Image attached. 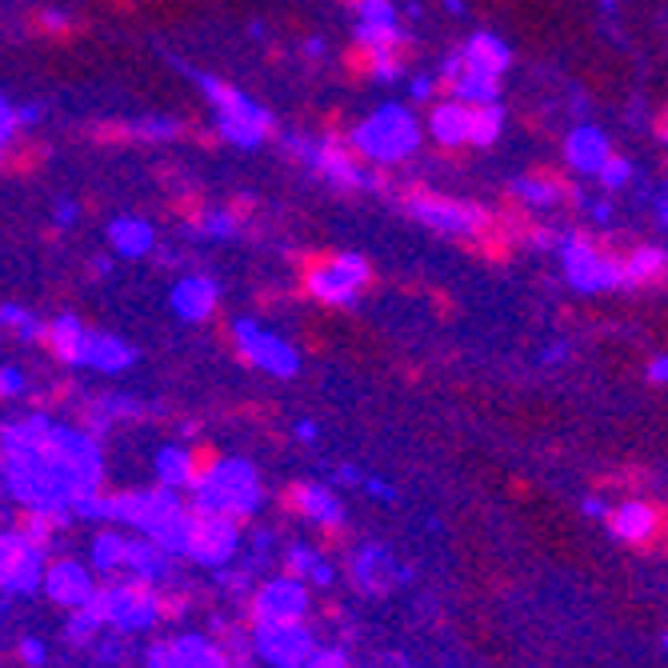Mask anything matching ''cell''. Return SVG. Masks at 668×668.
<instances>
[{
	"instance_id": "obj_46",
	"label": "cell",
	"mask_w": 668,
	"mask_h": 668,
	"mask_svg": "<svg viewBox=\"0 0 668 668\" xmlns=\"http://www.w3.org/2000/svg\"><path fill=\"white\" fill-rule=\"evenodd\" d=\"M336 480H340V484H364V480H360V472H356V468H348V464H340V468H336Z\"/></svg>"
},
{
	"instance_id": "obj_35",
	"label": "cell",
	"mask_w": 668,
	"mask_h": 668,
	"mask_svg": "<svg viewBox=\"0 0 668 668\" xmlns=\"http://www.w3.org/2000/svg\"><path fill=\"white\" fill-rule=\"evenodd\" d=\"M256 212V204H252V196H244V192H232L228 200H224V216H220V228H236V224H248V216Z\"/></svg>"
},
{
	"instance_id": "obj_47",
	"label": "cell",
	"mask_w": 668,
	"mask_h": 668,
	"mask_svg": "<svg viewBox=\"0 0 668 668\" xmlns=\"http://www.w3.org/2000/svg\"><path fill=\"white\" fill-rule=\"evenodd\" d=\"M656 136H660V140H668V100H664V108L656 112Z\"/></svg>"
},
{
	"instance_id": "obj_6",
	"label": "cell",
	"mask_w": 668,
	"mask_h": 668,
	"mask_svg": "<svg viewBox=\"0 0 668 668\" xmlns=\"http://www.w3.org/2000/svg\"><path fill=\"white\" fill-rule=\"evenodd\" d=\"M316 636L304 620L284 624H252V652L268 668H304L316 656Z\"/></svg>"
},
{
	"instance_id": "obj_40",
	"label": "cell",
	"mask_w": 668,
	"mask_h": 668,
	"mask_svg": "<svg viewBox=\"0 0 668 668\" xmlns=\"http://www.w3.org/2000/svg\"><path fill=\"white\" fill-rule=\"evenodd\" d=\"M600 180H604V184H620V180H628V164H624V156L612 152V156L604 160V168H600Z\"/></svg>"
},
{
	"instance_id": "obj_17",
	"label": "cell",
	"mask_w": 668,
	"mask_h": 668,
	"mask_svg": "<svg viewBox=\"0 0 668 668\" xmlns=\"http://www.w3.org/2000/svg\"><path fill=\"white\" fill-rule=\"evenodd\" d=\"M520 192L532 204H576V184L564 164H532L520 176Z\"/></svg>"
},
{
	"instance_id": "obj_50",
	"label": "cell",
	"mask_w": 668,
	"mask_h": 668,
	"mask_svg": "<svg viewBox=\"0 0 668 668\" xmlns=\"http://www.w3.org/2000/svg\"><path fill=\"white\" fill-rule=\"evenodd\" d=\"M340 4H348V8H364V0H340Z\"/></svg>"
},
{
	"instance_id": "obj_27",
	"label": "cell",
	"mask_w": 668,
	"mask_h": 668,
	"mask_svg": "<svg viewBox=\"0 0 668 668\" xmlns=\"http://www.w3.org/2000/svg\"><path fill=\"white\" fill-rule=\"evenodd\" d=\"M500 124H504V116H500V108L492 100H468V144L472 148L496 144Z\"/></svg>"
},
{
	"instance_id": "obj_26",
	"label": "cell",
	"mask_w": 668,
	"mask_h": 668,
	"mask_svg": "<svg viewBox=\"0 0 668 668\" xmlns=\"http://www.w3.org/2000/svg\"><path fill=\"white\" fill-rule=\"evenodd\" d=\"M20 24H24L28 36H44V40H72L80 32V24L68 20L64 12H56V8H24Z\"/></svg>"
},
{
	"instance_id": "obj_51",
	"label": "cell",
	"mask_w": 668,
	"mask_h": 668,
	"mask_svg": "<svg viewBox=\"0 0 668 668\" xmlns=\"http://www.w3.org/2000/svg\"><path fill=\"white\" fill-rule=\"evenodd\" d=\"M660 644H664V652H668V632H664V640H660Z\"/></svg>"
},
{
	"instance_id": "obj_7",
	"label": "cell",
	"mask_w": 668,
	"mask_h": 668,
	"mask_svg": "<svg viewBox=\"0 0 668 668\" xmlns=\"http://www.w3.org/2000/svg\"><path fill=\"white\" fill-rule=\"evenodd\" d=\"M228 344H232V352H236L248 368H260V372H268V376H296V368H300L296 348H292L288 340H280V336L256 328L252 320H236V324L228 328Z\"/></svg>"
},
{
	"instance_id": "obj_41",
	"label": "cell",
	"mask_w": 668,
	"mask_h": 668,
	"mask_svg": "<svg viewBox=\"0 0 668 668\" xmlns=\"http://www.w3.org/2000/svg\"><path fill=\"white\" fill-rule=\"evenodd\" d=\"M364 488H368L376 500H384V504H392V500H396V488H392L388 480H380V476H368V480H364Z\"/></svg>"
},
{
	"instance_id": "obj_45",
	"label": "cell",
	"mask_w": 668,
	"mask_h": 668,
	"mask_svg": "<svg viewBox=\"0 0 668 668\" xmlns=\"http://www.w3.org/2000/svg\"><path fill=\"white\" fill-rule=\"evenodd\" d=\"M0 380H4V384H0V392H4V396H16V392H20V372H16V368H4V376H0Z\"/></svg>"
},
{
	"instance_id": "obj_9",
	"label": "cell",
	"mask_w": 668,
	"mask_h": 668,
	"mask_svg": "<svg viewBox=\"0 0 668 668\" xmlns=\"http://www.w3.org/2000/svg\"><path fill=\"white\" fill-rule=\"evenodd\" d=\"M308 580L300 576H272L264 584L252 588L248 596V612H252V624H284V620H304L308 616Z\"/></svg>"
},
{
	"instance_id": "obj_28",
	"label": "cell",
	"mask_w": 668,
	"mask_h": 668,
	"mask_svg": "<svg viewBox=\"0 0 668 668\" xmlns=\"http://www.w3.org/2000/svg\"><path fill=\"white\" fill-rule=\"evenodd\" d=\"M132 360H136V352H132L124 340H116V336H104V332H92L88 368H96V372H120V368H128Z\"/></svg>"
},
{
	"instance_id": "obj_3",
	"label": "cell",
	"mask_w": 668,
	"mask_h": 668,
	"mask_svg": "<svg viewBox=\"0 0 668 668\" xmlns=\"http://www.w3.org/2000/svg\"><path fill=\"white\" fill-rule=\"evenodd\" d=\"M396 200L424 224L432 228H444L452 236H468V232H480L496 220V212H488L484 204L476 200H456V196H444V192H432L428 184H400L396 188Z\"/></svg>"
},
{
	"instance_id": "obj_23",
	"label": "cell",
	"mask_w": 668,
	"mask_h": 668,
	"mask_svg": "<svg viewBox=\"0 0 668 668\" xmlns=\"http://www.w3.org/2000/svg\"><path fill=\"white\" fill-rule=\"evenodd\" d=\"M340 68H344V76L348 80H372V76H380L384 72V52L368 40V36H352L348 44H344V52H340Z\"/></svg>"
},
{
	"instance_id": "obj_48",
	"label": "cell",
	"mask_w": 668,
	"mask_h": 668,
	"mask_svg": "<svg viewBox=\"0 0 668 668\" xmlns=\"http://www.w3.org/2000/svg\"><path fill=\"white\" fill-rule=\"evenodd\" d=\"M296 436H300V440H316V424H312V420H300V424H296Z\"/></svg>"
},
{
	"instance_id": "obj_2",
	"label": "cell",
	"mask_w": 668,
	"mask_h": 668,
	"mask_svg": "<svg viewBox=\"0 0 668 668\" xmlns=\"http://www.w3.org/2000/svg\"><path fill=\"white\" fill-rule=\"evenodd\" d=\"M264 500L260 476L248 460L240 456H216V464L200 476V484L192 488V504L208 508V512H224L232 520H248Z\"/></svg>"
},
{
	"instance_id": "obj_31",
	"label": "cell",
	"mask_w": 668,
	"mask_h": 668,
	"mask_svg": "<svg viewBox=\"0 0 668 668\" xmlns=\"http://www.w3.org/2000/svg\"><path fill=\"white\" fill-rule=\"evenodd\" d=\"M468 56H472L480 68L496 72V76H504V68H508V48H504L496 36H488V32H476V36L468 40Z\"/></svg>"
},
{
	"instance_id": "obj_5",
	"label": "cell",
	"mask_w": 668,
	"mask_h": 668,
	"mask_svg": "<svg viewBox=\"0 0 668 668\" xmlns=\"http://www.w3.org/2000/svg\"><path fill=\"white\" fill-rule=\"evenodd\" d=\"M100 600H104V616H108V628L120 632V636H136V632H148L168 608L164 600L156 596V584H144V580H112V584H100Z\"/></svg>"
},
{
	"instance_id": "obj_36",
	"label": "cell",
	"mask_w": 668,
	"mask_h": 668,
	"mask_svg": "<svg viewBox=\"0 0 668 668\" xmlns=\"http://www.w3.org/2000/svg\"><path fill=\"white\" fill-rule=\"evenodd\" d=\"M144 668H176V644L172 640H152L140 656Z\"/></svg>"
},
{
	"instance_id": "obj_33",
	"label": "cell",
	"mask_w": 668,
	"mask_h": 668,
	"mask_svg": "<svg viewBox=\"0 0 668 668\" xmlns=\"http://www.w3.org/2000/svg\"><path fill=\"white\" fill-rule=\"evenodd\" d=\"M316 560H320V552H316L312 544H304V540H296V544H288V548H284V572H288V576L308 580V576H312V568H316Z\"/></svg>"
},
{
	"instance_id": "obj_38",
	"label": "cell",
	"mask_w": 668,
	"mask_h": 668,
	"mask_svg": "<svg viewBox=\"0 0 668 668\" xmlns=\"http://www.w3.org/2000/svg\"><path fill=\"white\" fill-rule=\"evenodd\" d=\"M96 656H100L104 664H120V660H124V640H120V632L100 636V640H96Z\"/></svg>"
},
{
	"instance_id": "obj_25",
	"label": "cell",
	"mask_w": 668,
	"mask_h": 668,
	"mask_svg": "<svg viewBox=\"0 0 668 668\" xmlns=\"http://www.w3.org/2000/svg\"><path fill=\"white\" fill-rule=\"evenodd\" d=\"M48 160V144L36 140V136H12L4 140V176H32L40 172Z\"/></svg>"
},
{
	"instance_id": "obj_16",
	"label": "cell",
	"mask_w": 668,
	"mask_h": 668,
	"mask_svg": "<svg viewBox=\"0 0 668 668\" xmlns=\"http://www.w3.org/2000/svg\"><path fill=\"white\" fill-rule=\"evenodd\" d=\"M284 504H288V512H296V516H304V520H312L320 528H340L344 524V508H340L336 492L316 484V480H296L284 492Z\"/></svg>"
},
{
	"instance_id": "obj_32",
	"label": "cell",
	"mask_w": 668,
	"mask_h": 668,
	"mask_svg": "<svg viewBox=\"0 0 668 668\" xmlns=\"http://www.w3.org/2000/svg\"><path fill=\"white\" fill-rule=\"evenodd\" d=\"M112 244H116L120 252H128V256H140V252L152 244V232H148V224H140V220H116V224H112Z\"/></svg>"
},
{
	"instance_id": "obj_22",
	"label": "cell",
	"mask_w": 668,
	"mask_h": 668,
	"mask_svg": "<svg viewBox=\"0 0 668 668\" xmlns=\"http://www.w3.org/2000/svg\"><path fill=\"white\" fill-rule=\"evenodd\" d=\"M128 548H132V536H124V532H100L92 540L88 564L96 568V576H128Z\"/></svg>"
},
{
	"instance_id": "obj_15",
	"label": "cell",
	"mask_w": 668,
	"mask_h": 668,
	"mask_svg": "<svg viewBox=\"0 0 668 668\" xmlns=\"http://www.w3.org/2000/svg\"><path fill=\"white\" fill-rule=\"evenodd\" d=\"M348 572H352V584H356L360 592H368V596L388 592L396 580H404V568L392 560V552H388L384 544H360V548L352 552Z\"/></svg>"
},
{
	"instance_id": "obj_14",
	"label": "cell",
	"mask_w": 668,
	"mask_h": 668,
	"mask_svg": "<svg viewBox=\"0 0 668 668\" xmlns=\"http://www.w3.org/2000/svg\"><path fill=\"white\" fill-rule=\"evenodd\" d=\"M604 524H608V532H612L620 544L644 548V544H652V540L660 536L664 516H660V508L648 504V500H620V504H612V512H608Z\"/></svg>"
},
{
	"instance_id": "obj_24",
	"label": "cell",
	"mask_w": 668,
	"mask_h": 668,
	"mask_svg": "<svg viewBox=\"0 0 668 668\" xmlns=\"http://www.w3.org/2000/svg\"><path fill=\"white\" fill-rule=\"evenodd\" d=\"M564 156H568V164H572V168L600 172V168H604V160L612 156V148H608V140H604L596 128H576V132L568 136V144H564Z\"/></svg>"
},
{
	"instance_id": "obj_29",
	"label": "cell",
	"mask_w": 668,
	"mask_h": 668,
	"mask_svg": "<svg viewBox=\"0 0 668 668\" xmlns=\"http://www.w3.org/2000/svg\"><path fill=\"white\" fill-rule=\"evenodd\" d=\"M168 208L188 224V228H212V212H208V196L200 192V188H180V192H172V200H168Z\"/></svg>"
},
{
	"instance_id": "obj_13",
	"label": "cell",
	"mask_w": 668,
	"mask_h": 668,
	"mask_svg": "<svg viewBox=\"0 0 668 668\" xmlns=\"http://www.w3.org/2000/svg\"><path fill=\"white\" fill-rule=\"evenodd\" d=\"M92 572H96V568H88V564H80V560H72V556H60V560L48 564L44 596H48L52 604L68 608V612H72V608H84V604L92 600V592L100 588Z\"/></svg>"
},
{
	"instance_id": "obj_20",
	"label": "cell",
	"mask_w": 668,
	"mask_h": 668,
	"mask_svg": "<svg viewBox=\"0 0 668 668\" xmlns=\"http://www.w3.org/2000/svg\"><path fill=\"white\" fill-rule=\"evenodd\" d=\"M216 304H220L216 284H212V280H200V276L180 280L176 292H172V308H176L184 320H208V316L216 312Z\"/></svg>"
},
{
	"instance_id": "obj_44",
	"label": "cell",
	"mask_w": 668,
	"mask_h": 668,
	"mask_svg": "<svg viewBox=\"0 0 668 668\" xmlns=\"http://www.w3.org/2000/svg\"><path fill=\"white\" fill-rule=\"evenodd\" d=\"M648 380H652V384H668V356H656V360L648 364Z\"/></svg>"
},
{
	"instance_id": "obj_18",
	"label": "cell",
	"mask_w": 668,
	"mask_h": 668,
	"mask_svg": "<svg viewBox=\"0 0 668 668\" xmlns=\"http://www.w3.org/2000/svg\"><path fill=\"white\" fill-rule=\"evenodd\" d=\"M172 644H176V668H236L232 652L224 644H212L208 636L184 632L172 636Z\"/></svg>"
},
{
	"instance_id": "obj_37",
	"label": "cell",
	"mask_w": 668,
	"mask_h": 668,
	"mask_svg": "<svg viewBox=\"0 0 668 668\" xmlns=\"http://www.w3.org/2000/svg\"><path fill=\"white\" fill-rule=\"evenodd\" d=\"M16 656H20V664H24V668H44V664H48V648H44V640H40V636H20Z\"/></svg>"
},
{
	"instance_id": "obj_42",
	"label": "cell",
	"mask_w": 668,
	"mask_h": 668,
	"mask_svg": "<svg viewBox=\"0 0 668 668\" xmlns=\"http://www.w3.org/2000/svg\"><path fill=\"white\" fill-rule=\"evenodd\" d=\"M360 16H364V20H392V4H388V0H364Z\"/></svg>"
},
{
	"instance_id": "obj_49",
	"label": "cell",
	"mask_w": 668,
	"mask_h": 668,
	"mask_svg": "<svg viewBox=\"0 0 668 668\" xmlns=\"http://www.w3.org/2000/svg\"><path fill=\"white\" fill-rule=\"evenodd\" d=\"M112 8H124V12H128V8H132V0H112Z\"/></svg>"
},
{
	"instance_id": "obj_10",
	"label": "cell",
	"mask_w": 668,
	"mask_h": 668,
	"mask_svg": "<svg viewBox=\"0 0 668 668\" xmlns=\"http://www.w3.org/2000/svg\"><path fill=\"white\" fill-rule=\"evenodd\" d=\"M352 136H356L376 160H404V156L416 148V124H412V116L400 112V108L376 112V116L364 120Z\"/></svg>"
},
{
	"instance_id": "obj_12",
	"label": "cell",
	"mask_w": 668,
	"mask_h": 668,
	"mask_svg": "<svg viewBox=\"0 0 668 668\" xmlns=\"http://www.w3.org/2000/svg\"><path fill=\"white\" fill-rule=\"evenodd\" d=\"M28 340L36 348H44L48 356H56L60 364H88V352H92V332L76 316H60V320L36 324Z\"/></svg>"
},
{
	"instance_id": "obj_4",
	"label": "cell",
	"mask_w": 668,
	"mask_h": 668,
	"mask_svg": "<svg viewBox=\"0 0 668 668\" xmlns=\"http://www.w3.org/2000/svg\"><path fill=\"white\" fill-rule=\"evenodd\" d=\"M48 548L40 540H32L28 532H20L16 524L4 528L0 536V584L4 596H32L44 592V576H48Z\"/></svg>"
},
{
	"instance_id": "obj_30",
	"label": "cell",
	"mask_w": 668,
	"mask_h": 668,
	"mask_svg": "<svg viewBox=\"0 0 668 668\" xmlns=\"http://www.w3.org/2000/svg\"><path fill=\"white\" fill-rule=\"evenodd\" d=\"M104 628H108L104 616L92 612L88 604H84V608H72L68 620H64V636H68V644H96Z\"/></svg>"
},
{
	"instance_id": "obj_39",
	"label": "cell",
	"mask_w": 668,
	"mask_h": 668,
	"mask_svg": "<svg viewBox=\"0 0 668 668\" xmlns=\"http://www.w3.org/2000/svg\"><path fill=\"white\" fill-rule=\"evenodd\" d=\"M304 668H352V664H348V656H344L340 648H324V644H320L316 656H312Z\"/></svg>"
},
{
	"instance_id": "obj_21",
	"label": "cell",
	"mask_w": 668,
	"mask_h": 668,
	"mask_svg": "<svg viewBox=\"0 0 668 668\" xmlns=\"http://www.w3.org/2000/svg\"><path fill=\"white\" fill-rule=\"evenodd\" d=\"M220 132L224 140H236V144H256V140H268L276 136V124L268 112H260L256 104H248L244 112H228L220 116Z\"/></svg>"
},
{
	"instance_id": "obj_1",
	"label": "cell",
	"mask_w": 668,
	"mask_h": 668,
	"mask_svg": "<svg viewBox=\"0 0 668 668\" xmlns=\"http://www.w3.org/2000/svg\"><path fill=\"white\" fill-rule=\"evenodd\" d=\"M104 520L128 524L140 536L156 540L172 556H188L192 540V504L180 500L176 488H136V492H112L104 496Z\"/></svg>"
},
{
	"instance_id": "obj_19",
	"label": "cell",
	"mask_w": 668,
	"mask_h": 668,
	"mask_svg": "<svg viewBox=\"0 0 668 668\" xmlns=\"http://www.w3.org/2000/svg\"><path fill=\"white\" fill-rule=\"evenodd\" d=\"M428 128H432L436 144H468V100L456 96V100L432 104L428 108Z\"/></svg>"
},
{
	"instance_id": "obj_11",
	"label": "cell",
	"mask_w": 668,
	"mask_h": 668,
	"mask_svg": "<svg viewBox=\"0 0 668 668\" xmlns=\"http://www.w3.org/2000/svg\"><path fill=\"white\" fill-rule=\"evenodd\" d=\"M216 448H208V444H192V448H184V444H164L156 456H152V472H156V484H164V488H176V492H184V488H196L200 484V476L216 464Z\"/></svg>"
},
{
	"instance_id": "obj_8",
	"label": "cell",
	"mask_w": 668,
	"mask_h": 668,
	"mask_svg": "<svg viewBox=\"0 0 668 668\" xmlns=\"http://www.w3.org/2000/svg\"><path fill=\"white\" fill-rule=\"evenodd\" d=\"M240 552V520L224 512H208L192 504V540H188V560L200 568H224Z\"/></svg>"
},
{
	"instance_id": "obj_34",
	"label": "cell",
	"mask_w": 668,
	"mask_h": 668,
	"mask_svg": "<svg viewBox=\"0 0 668 668\" xmlns=\"http://www.w3.org/2000/svg\"><path fill=\"white\" fill-rule=\"evenodd\" d=\"M140 136H148V132H136L132 124H92V128H88V140H92V144H132V140H140Z\"/></svg>"
},
{
	"instance_id": "obj_43",
	"label": "cell",
	"mask_w": 668,
	"mask_h": 668,
	"mask_svg": "<svg viewBox=\"0 0 668 668\" xmlns=\"http://www.w3.org/2000/svg\"><path fill=\"white\" fill-rule=\"evenodd\" d=\"M608 512H612V504H608L604 496H588V500H584V516H588V520H608Z\"/></svg>"
}]
</instances>
